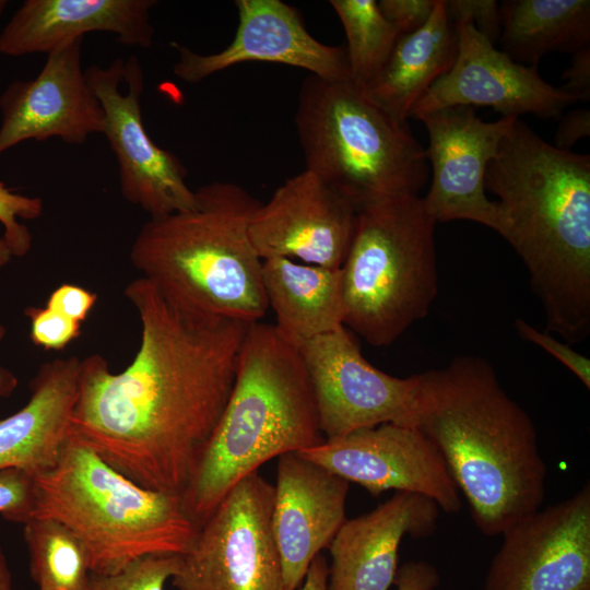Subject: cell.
<instances>
[{
    "mask_svg": "<svg viewBox=\"0 0 590 590\" xmlns=\"http://www.w3.org/2000/svg\"><path fill=\"white\" fill-rule=\"evenodd\" d=\"M436 224L418 194L358 209L341 268L345 328L374 346H388L427 315L438 291Z\"/></svg>",
    "mask_w": 590,
    "mask_h": 590,
    "instance_id": "cell-8",
    "label": "cell"
},
{
    "mask_svg": "<svg viewBox=\"0 0 590 590\" xmlns=\"http://www.w3.org/2000/svg\"><path fill=\"white\" fill-rule=\"evenodd\" d=\"M274 486L259 472L238 482L180 555L177 590H286L272 530Z\"/></svg>",
    "mask_w": 590,
    "mask_h": 590,
    "instance_id": "cell-9",
    "label": "cell"
},
{
    "mask_svg": "<svg viewBox=\"0 0 590 590\" xmlns=\"http://www.w3.org/2000/svg\"><path fill=\"white\" fill-rule=\"evenodd\" d=\"M155 0H25L0 32V54H48L87 33H111L122 45L150 48Z\"/></svg>",
    "mask_w": 590,
    "mask_h": 590,
    "instance_id": "cell-21",
    "label": "cell"
},
{
    "mask_svg": "<svg viewBox=\"0 0 590 590\" xmlns=\"http://www.w3.org/2000/svg\"><path fill=\"white\" fill-rule=\"evenodd\" d=\"M32 580L38 590H85L90 559L81 540L51 518H31L23 524Z\"/></svg>",
    "mask_w": 590,
    "mask_h": 590,
    "instance_id": "cell-26",
    "label": "cell"
},
{
    "mask_svg": "<svg viewBox=\"0 0 590 590\" xmlns=\"http://www.w3.org/2000/svg\"><path fill=\"white\" fill-rule=\"evenodd\" d=\"M562 88L578 101L590 99V45L574 54L570 66L563 72Z\"/></svg>",
    "mask_w": 590,
    "mask_h": 590,
    "instance_id": "cell-37",
    "label": "cell"
},
{
    "mask_svg": "<svg viewBox=\"0 0 590 590\" xmlns=\"http://www.w3.org/2000/svg\"><path fill=\"white\" fill-rule=\"evenodd\" d=\"M346 37L350 80L364 90L388 61L400 33L375 0H331Z\"/></svg>",
    "mask_w": 590,
    "mask_h": 590,
    "instance_id": "cell-27",
    "label": "cell"
},
{
    "mask_svg": "<svg viewBox=\"0 0 590 590\" xmlns=\"http://www.w3.org/2000/svg\"><path fill=\"white\" fill-rule=\"evenodd\" d=\"M455 25V63L414 104L409 118L452 106H491L502 117L532 114L548 119L578 102L543 80L538 67L518 63L497 49L473 24Z\"/></svg>",
    "mask_w": 590,
    "mask_h": 590,
    "instance_id": "cell-16",
    "label": "cell"
},
{
    "mask_svg": "<svg viewBox=\"0 0 590 590\" xmlns=\"http://www.w3.org/2000/svg\"><path fill=\"white\" fill-rule=\"evenodd\" d=\"M357 215L358 206L352 200L304 169L260 203L249 223V238L262 260L281 257L340 269Z\"/></svg>",
    "mask_w": 590,
    "mask_h": 590,
    "instance_id": "cell-15",
    "label": "cell"
},
{
    "mask_svg": "<svg viewBox=\"0 0 590 590\" xmlns=\"http://www.w3.org/2000/svg\"><path fill=\"white\" fill-rule=\"evenodd\" d=\"M440 583L437 568L426 560H410L398 568L397 590H435Z\"/></svg>",
    "mask_w": 590,
    "mask_h": 590,
    "instance_id": "cell-36",
    "label": "cell"
},
{
    "mask_svg": "<svg viewBox=\"0 0 590 590\" xmlns=\"http://www.w3.org/2000/svg\"><path fill=\"white\" fill-rule=\"evenodd\" d=\"M32 342L46 351H61L81 334V323L45 307H27Z\"/></svg>",
    "mask_w": 590,
    "mask_h": 590,
    "instance_id": "cell-31",
    "label": "cell"
},
{
    "mask_svg": "<svg viewBox=\"0 0 590 590\" xmlns=\"http://www.w3.org/2000/svg\"><path fill=\"white\" fill-rule=\"evenodd\" d=\"M97 300V294L74 284H61L49 295L46 307L82 323Z\"/></svg>",
    "mask_w": 590,
    "mask_h": 590,
    "instance_id": "cell-35",
    "label": "cell"
},
{
    "mask_svg": "<svg viewBox=\"0 0 590 590\" xmlns=\"http://www.w3.org/2000/svg\"><path fill=\"white\" fill-rule=\"evenodd\" d=\"M8 4V1H4V0H0V16L1 14L3 13L5 7Z\"/></svg>",
    "mask_w": 590,
    "mask_h": 590,
    "instance_id": "cell-43",
    "label": "cell"
},
{
    "mask_svg": "<svg viewBox=\"0 0 590 590\" xmlns=\"http://www.w3.org/2000/svg\"><path fill=\"white\" fill-rule=\"evenodd\" d=\"M295 126L305 169L358 209L380 198L416 196L426 184L425 150L408 122L373 104L351 80L308 75Z\"/></svg>",
    "mask_w": 590,
    "mask_h": 590,
    "instance_id": "cell-7",
    "label": "cell"
},
{
    "mask_svg": "<svg viewBox=\"0 0 590 590\" xmlns=\"http://www.w3.org/2000/svg\"><path fill=\"white\" fill-rule=\"evenodd\" d=\"M590 135L589 109L571 110L565 115L555 133V146L570 151V148L580 139Z\"/></svg>",
    "mask_w": 590,
    "mask_h": 590,
    "instance_id": "cell-38",
    "label": "cell"
},
{
    "mask_svg": "<svg viewBox=\"0 0 590 590\" xmlns=\"http://www.w3.org/2000/svg\"><path fill=\"white\" fill-rule=\"evenodd\" d=\"M329 565L320 553L311 562L298 590H327Z\"/></svg>",
    "mask_w": 590,
    "mask_h": 590,
    "instance_id": "cell-39",
    "label": "cell"
},
{
    "mask_svg": "<svg viewBox=\"0 0 590 590\" xmlns=\"http://www.w3.org/2000/svg\"><path fill=\"white\" fill-rule=\"evenodd\" d=\"M0 590H14L12 575L5 554L0 544Z\"/></svg>",
    "mask_w": 590,
    "mask_h": 590,
    "instance_id": "cell-41",
    "label": "cell"
},
{
    "mask_svg": "<svg viewBox=\"0 0 590 590\" xmlns=\"http://www.w3.org/2000/svg\"><path fill=\"white\" fill-rule=\"evenodd\" d=\"M502 51L538 67L548 52H571L590 43L589 0H505L499 4Z\"/></svg>",
    "mask_w": 590,
    "mask_h": 590,
    "instance_id": "cell-25",
    "label": "cell"
},
{
    "mask_svg": "<svg viewBox=\"0 0 590 590\" xmlns=\"http://www.w3.org/2000/svg\"><path fill=\"white\" fill-rule=\"evenodd\" d=\"M194 196L190 209L142 225L130 248L132 266L186 314L260 321L269 306L249 223L261 202L220 180L198 187Z\"/></svg>",
    "mask_w": 590,
    "mask_h": 590,
    "instance_id": "cell-4",
    "label": "cell"
},
{
    "mask_svg": "<svg viewBox=\"0 0 590 590\" xmlns=\"http://www.w3.org/2000/svg\"><path fill=\"white\" fill-rule=\"evenodd\" d=\"M262 284L274 327L297 350L344 327L341 268L268 258L262 260Z\"/></svg>",
    "mask_w": 590,
    "mask_h": 590,
    "instance_id": "cell-23",
    "label": "cell"
},
{
    "mask_svg": "<svg viewBox=\"0 0 590 590\" xmlns=\"http://www.w3.org/2000/svg\"><path fill=\"white\" fill-rule=\"evenodd\" d=\"M503 237L526 264L545 332L576 344L590 333V155L557 149L516 120L485 174Z\"/></svg>",
    "mask_w": 590,
    "mask_h": 590,
    "instance_id": "cell-3",
    "label": "cell"
},
{
    "mask_svg": "<svg viewBox=\"0 0 590 590\" xmlns=\"http://www.w3.org/2000/svg\"><path fill=\"white\" fill-rule=\"evenodd\" d=\"M43 209V200L39 197L16 193L0 181V225L3 229L1 237L7 241L14 257L25 256L33 243L32 233L20 222V219H38Z\"/></svg>",
    "mask_w": 590,
    "mask_h": 590,
    "instance_id": "cell-29",
    "label": "cell"
},
{
    "mask_svg": "<svg viewBox=\"0 0 590 590\" xmlns=\"http://www.w3.org/2000/svg\"><path fill=\"white\" fill-rule=\"evenodd\" d=\"M415 119L424 123L428 134L425 155L433 176L423 200L430 216L436 223L473 221L503 236L505 221L498 202L485 193V174L518 118L488 122L477 117L473 107L452 106Z\"/></svg>",
    "mask_w": 590,
    "mask_h": 590,
    "instance_id": "cell-12",
    "label": "cell"
},
{
    "mask_svg": "<svg viewBox=\"0 0 590 590\" xmlns=\"http://www.w3.org/2000/svg\"><path fill=\"white\" fill-rule=\"evenodd\" d=\"M453 24H473L493 45L500 37V8L495 0H444Z\"/></svg>",
    "mask_w": 590,
    "mask_h": 590,
    "instance_id": "cell-32",
    "label": "cell"
},
{
    "mask_svg": "<svg viewBox=\"0 0 590 590\" xmlns=\"http://www.w3.org/2000/svg\"><path fill=\"white\" fill-rule=\"evenodd\" d=\"M515 328L522 339L546 351L567 367L587 389H590V361L588 357L576 352L568 343L562 342L548 332L540 331L523 319H517Z\"/></svg>",
    "mask_w": 590,
    "mask_h": 590,
    "instance_id": "cell-33",
    "label": "cell"
},
{
    "mask_svg": "<svg viewBox=\"0 0 590 590\" xmlns=\"http://www.w3.org/2000/svg\"><path fill=\"white\" fill-rule=\"evenodd\" d=\"M85 75L104 110L103 134L117 161L122 197L150 217L190 209L196 196L186 182L187 168L173 152L157 146L145 130L141 111L144 72L139 58H116L106 67L91 63Z\"/></svg>",
    "mask_w": 590,
    "mask_h": 590,
    "instance_id": "cell-10",
    "label": "cell"
},
{
    "mask_svg": "<svg viewBox=\"0 0 590 590\" xmlns=\"http://www.w3.org/2000/svg\"><path fill=\"white\" fill-rule=\"evenodd\" d=\"M410 421L441 456L476 528L502 535L538 511L546 464L534 423L500 385L488 361L460 355L417 374Z\"/></svg>",
    "mask_w": 590,
    "mask_h": 590,
    "instance_id": "cell-2",
    "label": "cell"
},
{
    "mask_svg": "<svg viewBox=\"0 0 590 590\" xmlns=\"http://www.w3.org/2000/svg\"><path fill=\"white\" fill-rule=\"evenodd\" d=\"M324 441L299 351L274 324H248L234 386L199 467L181 494L201 527L225 495L259 467Z\"/></svg>",
    "mask_w": 590,
    "mask_h": 590,
    "instance_id": "cell-5",
    "label": "cell"
},
{
    "mask_svg": "<svg viewBox=\"0 0 590 590\" xmlns=\"http://www.w3.org/2000/svg\"><path fill=\"white\" fill-rule=\"evenodd\" d=\"M36 505V484L31 474L20 469L0 470V516L24 524L33 518Z\"/></svg>",
    "mask_w": 590,
    "mask_h": 590,
    "instance_id": "cell-30",
    "label": "cell"
},
{
    "mask_svg": "<svg viewBox=\"0 0 590 590\" xmlns=\"http://www.w3.org/2000/svg\"><path fill=\"white\" fill-rule=\"evenodd\" d=\"M180 555H150L110 575L92 574L85 590H165L176 574Z\"/></svg>",
    "mask_w": 590,
    "mask_h": 590,
    "instance_id": "cell-28",
    "label": "cell"
},
{
    "mask_svg": "<svg viewBox=\"0 0 590 590\" xmlns=\"http://www.w3.org/2000/svg\"><path fill=\"white\" fill-rule=\"evenodd\" d=\"M483 590H590V484L507 529Z\"/></svg>",
    "mask_w": 590,
    "mask_h": 590,
    "instance_id": "cell-13",
    "label": "cell"
},
{
    "mask_svg": "<svg viewBox=\"0 0 590 590\" xmlns=\"http://www.w3.org/2000/svg\"><path fill=\"white\" fill-rule=\"evenodd\" d=\"M125 296L140 319L139 350L120 373L99 354L81 361L71 435L138 485L181 496L232 392L249 323L186 314L142 276Z\"/></svg>",
    "mask_w": 590,
    "mask_h": 590,
    "instance_id": "cell-1",
    "label": "cell"
},
{
    "mask_svg": "<svg viewBox=\"0 0 590 590\" xmlns=\"http://www.w3.org/2000/svg\"><path fill=\"white\" fill-rule=\"evenodd\" d=\"M439 510L424 495L396 492L371 511L345 520L328 547L327 590H388L399 568L403 538L435 533Z\"/></svg>",
    "mask_w": 590,
    "mask_h": 590,
    "instance_id": "cell-20",
    "label": "cell"
},
{
    "mask_svg": "<svg viewBox=\"0 0 590 590\" xmlns=\"http://www.w3.org/2000/svg\"><path fill=\"white\" fill-rule=\"evenodd\" d=\"M238 26L224 49L209 55L178 43L174 74L189 84L247 61L296 67L328 81L350 80L344 46L326 45L307 31L294 7L281 0H236Z\"/></svg>",
    "mask_w": 590,
    "mask_h": 590,
    "instance_id": "cell-18",
    "label": "cell"
},
{
    "mask_svg": "<svg viewBox=\"0 0 590 590\" xmlns=\"http://www.w3.org/2000/svg\"><path fill=\"white\" fill-rule=\"evenodd\" d=\"M80 368L78 356L39 367L30 382L27 403L0 420V470L20 469L35 477L57 464L71 436Z\"/></svg>",
    "mask_w": 590,
    "mask_h": 590,
    "instance_id": "cell-22",
    "label": "cell"
},
{
    "mask_svg": "<svg viewBox=\"0 0 590 590\" xmlns=\"http://www.w3.org/2000/svg\"><path fill=\"white\" fill-rule=\"evenodd\" d=\"M13 253L7 241L0 237V269L5 267L13 258Z\"/></svg>",
    "mask_w": 590,
    "mask_h": 590,
    "instance_id": "cell-42",
    "label": "cell"
},
{
    "mask_svg": "<svg viewBox=\"0 0 590 590\" xmlns=\"http://www.w3.org/2000/svg\"><path fill=\"white\" fill-rule=\"evenodd\" d=\"M437 0H380L378 5L385 17L400 35L421 28L430 17Z\"/></svg>",
    "mask_w": 590,
    "mask_h": 590,
    "instance_id": "cell-34",
    "label": "cell"
},
{
    "mask_svg": "<svg viewBox=\"0 0 590 590\" xmlns=\"http://www.w3.org/2000/svg\"><path fill=\"white\" fill-rule=\"evenodd\" d=\"M33 518L67 526L86 548L92 574H115L150 555H182L200 527L179 495L144 488L70 436L57 464L35 476Z\"/></svg>",
    "mask_w": 590,
    "mask_h": 590,
    "instance_id": "cell-6",
    "label": "cell"
},
{
    "mask_svg": "<svg viewBox=\"0 0 590 590\" xmlns=\"http://www.w3.org/2000/svg\"><path fill=\"white\" fill-rule=\"evenodd\" d=\"M458 52L456 25L444 0H437L428 21L401 35L381 71L364 95L399 121H406L414 104L453 66Z\"/></svg>",
    "mask_w": 590,
    "mask_h": 590,
    "instance_id": "cell-24",
    "label": "cell"
},
{
    "mask_svg": "<svg viewBox=\"0 0 590 590\" xmlns=\"http://www.w3.org/2000/svg\"><path fill=\"white\" fill-rule=\"evenodd\" d=\"M297 453L373 496L392 489L424 495L446 512L462 507L441 456L411 426L385 423L361 428Z\"/></svg>",
    "mask_w": 590,
    "mask_h": 590,
    "instance_id": "cell-14",
    "label": "cell"
},
{
    "mask_svg": "<svg viewBox=\"0 0 590 590\" xmlns=\"http://www.w3.org/2000/svg\"><path fill=\"white\" fill-rule=\"evenodd\" d=\"M298 351L324 439L385 423L410 425L417 399V374L399 378L376 368L345 327L306 342Z\"/></svg>",
    "mask_w": 590,
    "mask_h": 590,
    "instance_id": "cell-11",
    "label": "cell"
},
{
    "mask_svg": "<svg viewBox=\"0 0 590 590\" xmlns=\"http://www.w3.org/2000/svg\"><path fill=\"white\" fill-rule=\"evenodd\" d=\"M7 333L5 327L0 323V344ZM19 385V379L13 371L0 365V399L10 397Z\"/></svg>",
    "mask_w": 590,
    "mask_h": 590,
    "instance_id": "cell-40",
    "label": "cell"
},
{
    "mask_svg": "<svg viewBox=\"0 0 590 590\" xmlns=\"http://www.w3.org/2000/svg\"><path fill=\"white\" fill-rule=\"evenodd\" d=\"M349 482L298 453L279 457L272 530L286 590H296L314 558L345 522Z\"/></svg>",
    "mask_w": 590,
    "mask_h": 590,
    "instance_id": "cell-19",
    "label": "cell"
},
{
    "mask_svg": "<svg viewBox=\"0 0 590 590\" xmlns=\"http://www.w3.org/2000/svg\"><path fill=\"white\" fill-rule=\"evenodd\" d=\"M82 42L60 44L36 78L13 81L0 94V155L27 140L80 145L103 133L105 115L82 67Z\"/></svg>",
    "mask_w": 590,
    "mask_h": 590,
    "instance_id": "cell-17",
    "label": "cell"
}]
</instances>
